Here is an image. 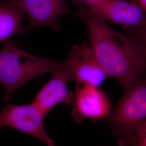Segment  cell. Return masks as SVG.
Wrapping results in <instances>:
<instances>
[{"instance_id":"obj_1","label":"cell","mask_w":146,"mask_h":146,"mask_svg":"<svg viewBox=\"0 0 146 146\" xmlns=\"http://www.w3.org/2000/svg\"><path fill=\"white\" fill-rule=\"evenodd\" d=\"M85 22L90 46L108 78L116 79L125 89L146 69L135 44L127 35L111 28L86 7L78 16Z\"/></svg>"},{"instance_id":"obj_2","label":"cell","mask_w":146,"mask_h":146,"mask_svg":"<svg viewBox=\"0 0 146 146\" xmlns=\"http://www.w3.org/2000/svg\"><path fill=\"white\" fill-rule=\"evenodd\" d=\"M64 66V61L37 56L15 41H6L0 50V84L5 90L3 101L8 103L16 90L32 79Z\"/></svg>"},{"instance_id":"obj_3","label":"cell","mask_w":146,"mask_h":146,"mask_svg":"<svg viewBox=\"0 0 146 146\" xmlns=\"http://www.w3.org/2000/svg\"><path fill=\"white\" fill-rule=\"evenodd\" d=\"M104 123L119 137L120 146L132 135L136 128L146 120V68L125 92Z\"/></svg>"},{"instance_id":"obj_4","label":"cell","mask_w":146,"mask_h":146,"mask_svg":"<svg viewBox=\"0 0 146 146\" xmlns=\"http://www.w3.org/2000/svg\"><path fill=\"white\" fill-rule=\"evenodd\" d=\"M44 118L32 102L30 104H7L0 111V132L4 127H9L39 139L47 146H54V141L47 134Z\"/></svg>"},{"instance_id":"obj_5","label":"cell","mask_w":146,"mask_h":146,"mask_svg":"<svg viewBox=\"0 0 146 146\" xmlns=\"http://www.w3.org/2000/svg\"><path fill=\"white\" fill-rule=\"evenodd\" d=\"M29 18V25L22 27L21 34L41 27L58 31L61 28L60 18L63 15L78 16L71 11L64 0H13Z\"/></svg>"},{"instance_id":"obj_6","label":"cell","mask_w":146,"mask_h":146,"mask_svg":"<svg viewBox=\"0 0 146 146\" xmlns=\"http://www.w3.org/2000/svg\"><path fill=\"white\" fill-rule=\"evenodd\" d=\"M72 104V116L78 123L86 120L96 122L105 120L111 112L107 94L99 87L92 86L76 84Z\"/></svg>"},{"instance_id":"obj_7","label":"cell","mask_w":146,"mask_h":146,"mask_svg":"<svg viewBox=\"0 0 146 146\" xmlns=\"http://www.w3.org/2000/svg\"><path fill=\"white\" fill-rule=\"evenodd\" d=\"M94 14L129 29L146 23V14L128 0H82Z\"/></svg>"},{"instance_id":"obj_8","label":"cell","mask_w":146,"mask_h":146,"mask_svg":"<svg viewBox=\"0 0 146 146\" xmlns=\"http://www.w3.org/2000/svg\"><path fill=\"white\" fill-rule=\"evenodd\" d=\"M64 62L76 84L99 87L108 78L92 48L86 41L73 46Z\"/></svg>"},{"instance_id":"obj_9","label":"cell","mask_w":146,"mask_h":146,"mask_svg":"<svg viewBox=\"0 0 146 146\" xmlns=\"http://www.w3.org/2000/svg\"><path fill=\"white\" fill-rule=\"evenodd\" d=\"M52 74V78L38 91L32 102L44 117L58 104H72L74 96L67 88L68 82L74 81V78L66 64Z\"/></svg>"},{"instance_id":"obj_10","label":"cell","mask_w":146,"mask_h":146,"mask_svg":"<svg viewBox=\"0 0 146 146\" xmlns=\"http://www.w3.org/2000/svg\"><path fill=\"white\" fill-rule=\"evenodd\" d=\"M25 14L13 0L0 3V42L21 34Z\"/></svg>"},{"instance_id":"obj_11","label":"cell","mask_w":146,"mask_h":146,"mask_svg":"<svg viewBox=\"0 0 146 146\" xmlns=\"http://www.w3.org/2000/svg\"><path fill=\"white\" fill-rule=\"evenodd\" d=\"M139 49L145 63L146 68V23L135 29H129L127 34Z\"/></svg>"},{"instance_id":"obj_12","label":"cell","mask_w":146,"mask_h":146,"mask_svg":"<svg viewBox=\"0 0 146 146\" xmlns=\"http://www.w3.org/2000/svg\"><path fill=\"white\" fill-rule=\"evenodd\" d=\"M122 146H146V120L136 128L129 139Z\"/></svg>"},{"instance_id":"obj_13","label":"cell","mask_w":146,"mask_h":146,"mask_svg":"<svg viewBox=\"0 0 146 146\" xmlns=\"http://www.w3.org/2000/svg\"><path fill=\"white\" fill-rule=\"evenodd\" d=\"M137 5L146 14V0H128Z\"/></svg>"}]
</instances>
